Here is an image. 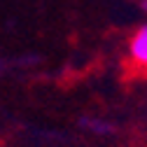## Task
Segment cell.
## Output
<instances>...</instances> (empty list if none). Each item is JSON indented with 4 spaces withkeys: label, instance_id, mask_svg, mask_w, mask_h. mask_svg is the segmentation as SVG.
<instances>
[{
    "label": "cell",
    "instance_id": "cell-2",
    "mask_svg": "<svg viewBox=\"0 0 147 147\" xmlns=\"http://www.w3.org/2000/svg\"><path fill=\"white\" fill-rule=\"evenodd\" d=\"M86 126L94 133H110V131H112V126H110V124H100V121H89Z\"/></svg>",
    "mask_w": 147,
    "mask_h": 147
},
{
    "label": "cell",
    "instance_id": "cell-1",
    "mask_svg": "<svg viewBox=\"0 0 147 147\" xmlns=\"http://www.w3.org/2000/svg\"><path fill=\"white\" fill-rule=\"evenodd\" d=\"M131 59L138 65L147 68V26H140L131 38Z\"/></svg>",
    "mask_w": 147,
    "mask_h": 147
}]
</instances>
